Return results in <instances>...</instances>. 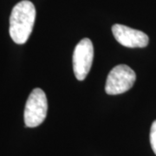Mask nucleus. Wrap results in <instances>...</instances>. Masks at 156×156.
<instances>
[{"mask_svg":"<svg viewBox=\"0 0 156 156\" xmlns=\"http://www.w3.org/2000/svg\"><path fill=\"white\" fill-rule=\"evenodd\" d=\"M136 74L126 64L113 68L107 77L105 91L108 95H120L134 86Z\"/></svg>","mask_w":156,"mask_h":156,"instance_id":"3","label":"nucleus"},{"mask_svg":"<svg viewBox=\"0 0 156 156\" xmlns=\"http://www.w3.org/2000/svg\"><path fill=\"white\" fill-rule=\"evenodd\" d=\"M94 58V47L89 38L82 39L73 53V70L76 78L83 81L88 76Z\"/></svg>","mask_w":156,"mask_h":156,"instance_id":"4","label":"nucleus"},{"mask_svg":"<svg viewBox=\"0 0 156 156\" xmlns=\"http://www.w3.org/2000/svg\"><path fill=\"white\" fill-rule=\"evenodd\" d=\"M112 32L119 44L128 48H144L149 42L147 34L122 24H114Z\"/></svg>","mask_w":156,"mask_h":156,"instance_id":"5","label":"nucleus"},{"mask_svg":"<svg viewBox=\"0 0 156 156\" xmlns=\"http://www.w3.org/2000/svg\"><path fill=\"white\" fill-rule=\"evenodd\" d=\"M150 144L154 153L156 154V120L152 123V126H151Z\"/></svg>","mask_w":156,"mask_h":156,"instance_id":"6","label":"nucleus"},{"mask_svg":"<svg viewBox=\"0 0 156 156\" xmlns=\"http://www.w3.org/2000/svg\"><path fill=\"white\" fill-rule=\"evenodd\" d=\"M36 8L28 0H23L13 7L10 17V36L14 43L23 44L32 32L36 20Z\"/></svg>","mask_w":156,"mask_h":156,"instance_id":"1","label":"nucleus"},{"mask_svg":"<svg viewBox=\"0 0 156 156\" xmlns=\"http://www.w3.org/2000/svg\"><path fill=\"white\" fill-rule=\"evenodd\" d=\"M48 112V101L43 89H34L29 95L24 112L23 119L25 126L36 128L44 122Z\"/></svg>","mask_w":156,"mask_h":156,"instance_id":"2","label":"nucleus"}]
</instances>
